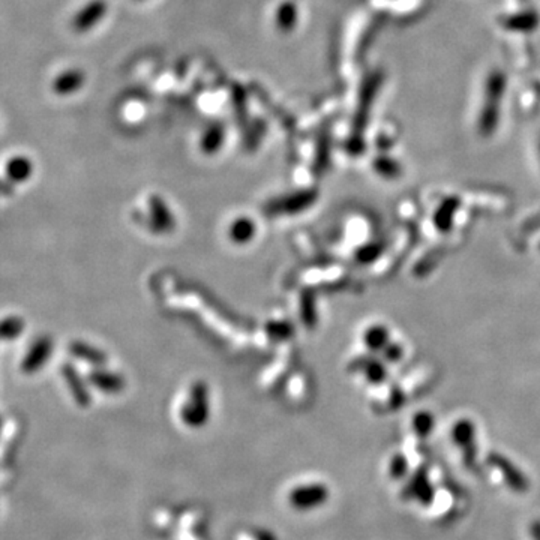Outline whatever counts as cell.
Wrapping results in <instances>:
<instances>
[{
    "label": "cell",
    "instance_id": "cell-1",
    "mask_svg": "<svg viewBox=\"0 0 540 540\" xmlns=\"http://www.w3.org/2000/svg\"><path fill=\"white\" fill-rule=\"evenodd\" d=\"M508 89V77L501 70H492L485 82V99L479 116V131L489 135L495 131L500 120V107Z\"/></svg>",
    "mask_w": 540,
    "mask_h": 540
},
{
    "label": "cell",
    "instance_id": "cell-2",
    "mask_svg": "<svg viewBox=\"0 0 540 540\" xmlns=\"http://www.w3.org/2000/svg\"><path fill=\"white\" fill-rule=\"evenodd\" d=\"M108 5L105 0H90L77 11L72 18V29L77 33H86L95 29L107 15Z\"/></svg>",
    "mask_w": 540,
    "mask_h": 540
},
{
    "label": "cell",
    "instance_id": "cell-3",
    "mask_svg": "<svg viewBox=\"0 0 540 540\" xmlns=\"http://www.w3.org/2000/svg\"><path fill=\"white\" fill-rule=\"evenodd\" d=\"M53 353V341L49 336H41L37 341H33L27 354L21 362V371L26 374H35L47 364Z\"/></svg>",
    "mask_w": 540,
    "mask_h": 540
},
{
    "label": "cell",
    "instance_id": "cell-4",
    "mask_svg": "<svg viewBox=\"0 0 540 540\" xmlns=\"http://www.w3.org/2000/svg\"><path fill=\"white\" fill-rule=\"evenodd\" d=\"M381 83H382V74L378 71L369 74V77L365 78V82L362 84V90H360V104H359L357 116H356V122H357L359 128H362L364 123L366 122L369 110L374 104L375 96L378 95Z\"/></svg>",
    "mask_w": 540,
    "mask_h": 540
},
{
    "label": "cell",
    "instance_id": "cell-5",
    "mask_svg": "<svg viewBox=\"0 0 540 540\" xmlns=\"http://www.w3.org/2000/svg\"><path fill=\"white\" fill-rule=\"evenodd\" d=\"M86 83V74L78 68H70L62 71L53 80V92L59 96H70L77 94Z\"/></svg>",
    "mask_w": 540,
    "mask_h": 540
},
{
    "label": "cell",
    "instance_id": "cell-6",
    "mask_svg": "<svg viewBox=\"0 0 540 540\" xmlns=\"http://www.w3.org/2000/svg\"><path fill=\"white\" fill-rule=\"evenodd\" d=\"M540 25V15L536 11H522L508 15L503 20V27L512 32H533Z\"/></svg>",
    "mask_w": 540,
    "mask_h": 540
},
{
    "label": "cell",
    "instance_id": "cell-7",
    "mask_svg": "<svg viewBox=\"0 0 540 540\" xmlns=\"http://www.w3.org/2000/svg\"><path fill=\"white\" fill-rule=\"evenodd\" d=\"M6 177L13 184H25L33 174V164L26 156H14L6 162Z\"/></svg>",
    "mask_w": 540,
    "mask_h": 540
},
{
    "label": "cell",
    "instance_id": "cell-8",
    "mask_svg": "<svg viewBox=\"0 0 540 540\" xmlns=\"http://www.w3.org/2000/svg\"><path fill=\"white\" fill-rule=\"evenodd\" d=\"M297 21H299V11L296 4H292L288 0V2H284L278 6L276 14H275V22H276V27L281 32L287 33V32L295 30V27L297 26Z\"/></svg>",
    "mask_w": 540,
    "mask_h": 540
},
{
    "label": "cell",
    "instance_id": "cell-9",
    "mask_svg": "<svg viewBox=\"0 0 540 540\" xmlns=\"http://www.w3.org/2000/svg\"><path fill=\"white\" fill-rule=\"evenodd\" d=\"M22 330H25V321L20 317H8L0 321V340L2 341L18 340Z\"/></svg>",
    "mask_w": 540,
    "mask_h": 540
},
{
    "label": "cell",
    "instance_id": "cell-10",
    "mask_svg": "<svg viewBox=\"0 0 540 540\" xmlns=\"http://www.w3.org/2000/svg\"><path fill=\"white\" fill-rule=\"evenodd\" d=\"M63 375H65V378H66V381H68V385H70V387L72 389L75 398H77L78 401L84 402L86 398H87V393H86V389L80 385V378L77 377L75 371H74L71 366H65V369H63Z\"/></svg>",
    "mask_w": 540,
    "mask_h": 540
},
{
    "label": "cell",
    "instance_id": "cell-11",
    "mask_svg": "<svg viewBox=\"0 0 540 540\" xmlns=\"http://www.w3.org/2000/svg\"><path fill=\"white\" fill-rule=\"evenodd\" d=\"M222 137H224L222 129L219 127H213L206 132L205 139H202V146H206V148L207 146H212L213 149H217L222 143Z\"/></svg>",
    "mask_w": 540,
    "mask_h": 540
},
{
    "label": "cell",
    "instance_id": "cell-12",
    "mask_svg": "<svg viewBox=\"0 0 540 540\" xmlns=\"http://www.w3.org/2000/svg\"><path fill=\"white\" fill-rule=\"evenodd\" d=\"M14 191V186H13V182H9V180H0V195H11Z\"/></svg>",
    "mask_w": 540,
    "mask_h": 540
},
{
    "label": "cell",
    "instance_id": "cell-13",
    "mask_svg": "<svg viewBox=\"0 0 540 540\" xmlns=\"http://www.w3.org/2000/svg\"><path fill=\"white\" fill-rule=\"evenodd\" d=\"M0 428H2V418H0Z\"/></svg>",
    "mask_w": 540,
    "mask_h": 540
}]
</instances>
